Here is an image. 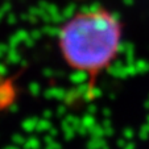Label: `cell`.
Listing matches in <instances>:
<instances>
[{
    "label": "cell",
    "instance_id": "6da1fadb",
    "mask_svg": "<svg viewBox=\"0 0 149 149\" xmlns=\"http://www.w3.org/2000/svg\"><path fill=\"white\" fill-rule=\"evenodd\" d=\"M123 41V24L104 7L81 9L58 31V49L71 70L87 78L93 88L100 74L116 59Z\"/></svg>",
    "mask_w": 149,
    "mask_h": 149
}]
</instances>
